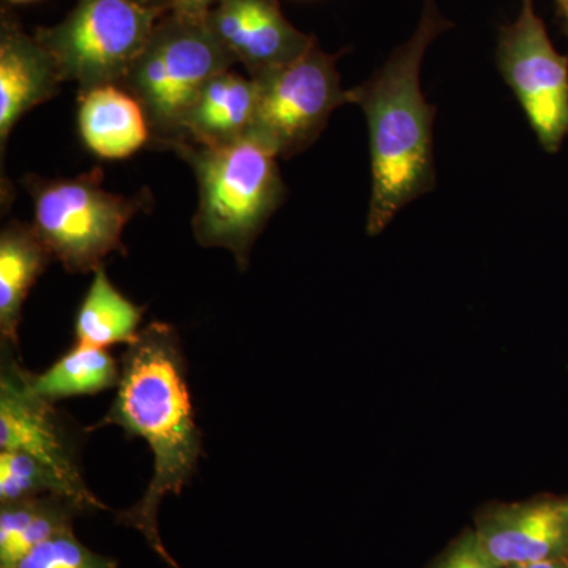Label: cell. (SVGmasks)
<instances>
[{"instance_id": "cell-1", "label": "cell", "mask_w": 568, "mask_h": 568, "mask_svg": "<svg viewBox=\"0 0 568 568\" xmlns=\"http://www.w3.org/2000/svg\"><path fill=\"white\" fill-rule=\"evenodd\" d=\"M104 425L142 437L153 455L151 484L141 500L118 515V523L140 530L168 566L182 568L160 537L159 508L164 497L181 495L192 480L203 439L194 420L185 355L173 325L153 321L126 346L114 399L97 428Z\"/></svg>"}, {"instance_id": "cell-2", "label": "cell", "mask_w": 568, "mask_h": 568, "mask_svg": "<svg viewBox=\"0 0 568 568\" xmlns=\"http://www.w3.org/2000/svg\"><path fill=\"white\" fill-rule=\"evenodd\" d=\"M452 28L435 0H424L416 32L364 84L347 91V103L364 110L372 153V201L366 231L377 235L396 213L436 185L433 121L420 69L429 44Z\"/></svg>"}, {"instance_id": "cell-3", "label": "cell", "mask_w": 568, "mask_h": 568, "mask_svg": "<svg viewBox=\"0 0 568 568\" xmlns=\"http://www.w3.org/2000/svg\"><path fill=\"white\" fill-rule=\"evenodd\" d=\"M166 151L185 160L196 178L197 244L227 250L246 271L254 241L286 200L276 156L250 138L215 148L178 142Z\"/></svg>"}, {"instance_id": "cell-4", "label": "cell", "mask_w": 568, "mask_h": 568, "mask_svg": "<svg viewBox=\"0 0 568 568\" xmlns=\"http://www.w3.org/2000/svg\"><path fill=\"white\" fill-rule=\"evenodd\" d=\"M235 63L207 18L170 11L153 29L121 88L138 102L151 126L153 149L185 140V122L207 82Z\"/></svg>"}, {"instance_id": "cell-5", "label": "cell", "mask_w": 568, "mask_h": 568, "mask_svg": "<svg viewBox=\"0 0 568 568\" xmlns=\"http://www.w3.org/2000/svg\"><path fill=\"white\" fill-rule=\"evenodd\" d=\"M24 185L33 200V227L71 274H93L111 253L125 254L123 230L148 203L145 193L125 197L108 192L100 168L73 179L28 175Z\"/></svg>"}, {"instance_id": "cell-6", "label": "cell", "mask_w": 568, "mask_h": 568, "mask_svg": "<svg viewBox=\"0 0 568 568\" xmlns=\"http://www.w3.org/2000/svg\"><path fill=\"white\" fill-rule=\"evenodd\" d=\"M163 14L136 0H78L61 22L33 36L50 51L63 82H77L84 92L122 85Z\"/></svg>"}, {"instance_id": "cell-7", "label": "cell", "mask_w": 568, "mask_h": 568, "mask_svg": "<svg viewBox=\"0 0 568 568\" xmlns=\"http://www.w3.org/2000/svg\"><path fill=\"white\" fill-rule=\"evenodd\" d=\"M338 55L312 48L297 61L252 78L256 106L246 138L274 153L291 159L320 138L336 108L347 103L342 88Z\"/></svg>"}, {"instance_id": "cell-8", "label": "cell", "mask_w": 568, "mask_h": 568, "mask_svg": "<svg viewBox=\"0 0 568 568\" xmlns=\"http://www.w3.org/2000/svg\"><path fill=\"white\" fill-rule=\"evenodd\" d=\"M497 65L545 151H559L568 134V59L552 47L534 0L500 28Z\"/></svg>"}, {"instance_id": "cell-9", "label": "cell", "mask_w": 568, "mask_h": 568, "mask_svg": "<svg viewBox=\"0 0 568 568\" xmlns=\"http://www.w3.org/2000/svg\"><path fill=\"white\" fill-rule=\"evenodd\" d=\"M17 351L2 345L0 355V450L32 455L54 467L81 495L99 499L85 485L73 440L54 403L33 390L31 372L21 365Z\"/></svg>"}, {"instance_id": "cell-10", "label": "cell", "mask_w": 568, "mask_h": 568, "mask_svg": "<svg viewBox=\"0 0 568 568\" xmlns=\"http://www.w3.org/2000/svg\"><path fill=\"white\" fill-rule=\"evenodd\" d=\"M205 18L250 78L297 61L317 43L286 20L278 0H219Z\"/></svg>"}, {"instance_id": "cell-11", "label": "cell", "mask_w": 568, "mask_h": 568, "mask_svg": "<svg viewBox=\"0 0 568 568\" xmlns=\"http://www.w3.org/2000/svg\"><path fill=\"white\" fill-rule=\"evenodd\" d=\"M476 536L504 568L568 559V497L497 507L481 519Z\"/></svg>"}, {"instance_id": "cell-12", "label": "cell", "mask_w": 568, "mask_h": 568, "mask_svg": "<svg viewBox=\"0 0 568 568\" xmlns=\"http://www.w3.org/2000/svg\"><path fill=\"white\" fill-rule=\"evenodd\" d=\"M63 80L50 51L2 10L0 17V152L22 115L61 92Z\"/></svg>"}, {"instance_id": "cell-13", "label": "cell", "mask_w": 568, "mask_h": 568, "mask_svg": "<svg viewBox=\"0 0 568 568\" xmlns=\"http://www.w3.org/2000/svg\"><path fill=\"white\" fill-rule=\"evenodd\" d=\"M78 129L85 148L106 160L126 159L152 140L141 103L121 85L80 92Z\"/></svg>"}, {"instance_id": "cell-14", "label": "cell", "mask_w": 568, "mask_h": 568, "mask_svg": "<svg viewBox=\"0 0 568 568\" xmlns=\"http://www.w3.org/2000/svg\"><path fill=\"white\" fill-rule=\"evenodd\" d=\"M54 260L33 224L7 223L0 233V338L20 347L22 306L29 291Z\"/></svg>"}, {"instance_id": "cell-15", "label": "cell", "mask_w": 568, "mask_h": 568, "mask_svg": "<svg viewBox=\"0 0 568 568\" xmlns=\"http://www.w3.org/2000/svg\"><path fill=\"white\" fill-rule=\"evenodd\" d=\"M256 106L252 78L226 70L197 97L185 122V140L200 145H227L245 140Z\"/></svg>"}, {"instance_id": "cell-16", "label": "cell", "mask_w": 568, "mask_h": 568, "mask_svg": "<svg viewBox=\"0 0 568 568\" xmlns=\"http://www.w3.org/2000/svg\"><path fill=\"white\" fill-rule=\"evenodd\" d=\"M82 510L61 496L0 504V568H10L33 548L73 530Z\"/></svg>"}, {"instance_id": "cell-17", "label": "cell", "mask_w": 568, "mask_h": 568, "mask_svg": "<svg viewBox=\"0 0 568 568\" xmlns=\"http://www.w3.org/2000/svg\"><path fill=\"white\" fill-rule=\"evenodd\" d=\"M144 310L112 284L103 267L97 268L74 317L77 342L106 349L115 345L129 346L140 335Z\"/></svg>"}, {"instance_id": "cell-18", "label": "cell", "mask_w": 568, "mask_h": 568, "mask_svg": "<svg viewBox=\"0 0 568 568\" xmlns=\"http://www.w3.org/2000/svg\"><path fill=\"white\" fill-rule=\"evenodd\" d=\"M121 365L106 347L78 343L41 375H32L33 390L55 403L74 396L99 395L118 388Z\"/></svg>"}, {"instance_id": "cell-19", "label": "cell", "mask_w": 568, "mask_h": 568, "mask_svg": "<svg viewBox=\"0 0 568 568\" xmlns=\"http://www.w3.org/2000/svg\"><path fill=\"white\" fill-rule=\"evenodd\" d=\"M39 496L65 497L77 504L82 514L108 510L102 500L81 495L41 459L24 452L0 450V504Z\"/></svg>"}, {"instance_id": "cell-20", "label": "cell", "mask_w": 568, "mask_h": 568, "mask_svg": "<svg viewBox=\"0 0 568 568\" xmlns=\"http://www.w3.org/2000/svg\"><path fill=\"white\" fill-rule=\"evenodd\" d=\"M10 568H118V560L93 552L71 530L33 548Z\"/></svg>"}, {"instance_id": "cell-21", "label": "cell", "mask_w": 568, "mask_h": 568, "mask_svg": "<svg viewBox=\"0 0 568 568\" xmlns=\"http://www.w3.org/2000/svg\"><path fill=\"white\" fill-rule=\"evenodd\" d=\"M436 568H504L489 558L474 534H467Z\"/></svg>"}, {"instance_id": "cell-22", "label": "cell", "mask_w": 568, "mask_h": 568, "mask_svg": "<svg viewBox=\"0 0 568 568\" xmlns=\"http://www.w3.org/2000/svg\"><path fill=\"white\" fill-rule=\"evenodd\" d=\"M219 0H171L173 13L186 14V17H207L209 11L215 7Z\"/></svg>"}, {"instance_id": "cell-23", "label": "cell", "mask_w": 568, "mask_h": 568, "mask_svg": "<svg viewBox=\"0 0 568 568\" xmlns=\"http://www.w3.org/2000/svg\"><path fill=\"white\" fill-rule=\"evenodd\" d=\"M507 568H568V559L538 560V562L517 564Z\"/></svg>"}, {"instance_id": "cell-24", "label": "cell", "mask_w": 568, "mask_h": 568, "mask_svg": "<svg viewBox=\"0 0 568 568\" xmlns=\"http://www.w3.org/2000/svg\"><path fill=\"white\" fill-rule=\"evenodd\" d=\"M136 2L160 13H170L171 10V0H136Z\"/></svg>"}, {"instance_id": "cell-25", "label": "cell", "mask_w": 568, "mask_h": 568, "mask_svg": "<svg viewBox=\"0 0 568 568\" xmlns=\"http://www.w3.org/2000/svg\"><path fill=\"white\" fill-rule=\"evenodd\" d=\"M560 18H568V0H555Z\"/></svg>"}, {"instance_id": "cell-26", "label": "cell", "mask_w": 568, "mask_h": 568, "mask_svg": "<svg viewBox=\"0 0 568 568\" xmlns=\"http://www.w3.org/2000/svg\"><path fill=\"white\" fill-rule=\"evenodd\" d=\"M560 20H562L564 31H566L568 36V18H560Z\"/></svg>"}, {"instance_id": "cell-27", "label": "cell", "mask_w": 568, "mask_h": 568, "mask_svg": "<svg viewBox=\"0 0 568 568\" xmlns=\"http://www.w3.org/2000/svg\"><path fill=\"white\" fill-rule=\"evenodd\" d=\"M11 3H28V2H36V0H9Z\"/></svg>"}]
</instances>
